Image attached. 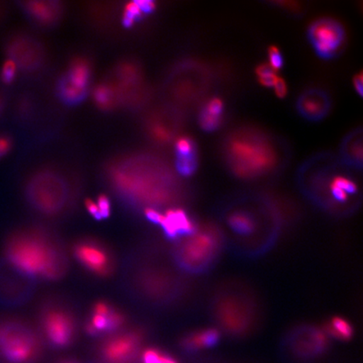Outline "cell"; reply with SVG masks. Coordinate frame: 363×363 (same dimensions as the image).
I'll list each match as a JSON object with an SVG mask.
<instances>
[{
  "instance_id": "16",
  "label": "cell",
  "mask_w": 363,
  "mask_h": 363,
  "mask_svg": "<svg viewBox=\"0 0 363 363\" xmlns=\"http://www.w3.org/2000/svg\"><path fill=\"white\" fill-rule=\"evenodd\" d=\"M159 226L164 237L170 242H177L196 233L199 225L189 213L180 207H172L162 212Z\"/></svg>"
},
{
  "instance_id": "30",
  "label": "cell",
  "mask_w": 363,
  "mask_h": 363,
  "mask_svg": "<svg viewBox=\"0 0 363 363\" xmlns=\"http://www.w3.org/2000/svg\"><path fill=\"white\" fill-rule=\"evenodd\" d=\"M269 65L276 72L282 69L284 66V57L281 50L277 45H270L267 49Z\"/></svg>"
},
{
  "instance_id": "12",
  "label": "cell",
  "mask_w": 363,
  "mask_h": 363,
  "mask_svg": "<svg viewBox=\"0 0 363 363\" xmlns=\"http://www.w3.org/2000/svg\"><path fill=\"white\" fill-rule=\"evenodd\" d=\"M307 36L316 55L323 60L337 57L346 42L343 26L331 18H321L313 22L308 26Z\"/></svg>"
},
{
  "instance_id": "8",
  "label": "cell",
  "mask_w": 363,
  "mask_h": 363,
  "mask_svg": "<svg viewBox=\"0 0 363 363\" xmlns=\"http://www.w3.org/2000/svg\"><path fill=\"white\" fill-rule=\"evenodd\" d=\"M38 330L44 342L54 349H66L74 343L79 322L69 305L58 298H48L38 308Z\"/></svg>"
},
{
  "instance_id": "37",
  "label": "cell",
  "mask_w": 363,
  "mask_h": 363,
  "mask_svg": "<svg viewBox=\"0 0 363 363\" xmlns=\"http://www.w3.org/2000/svg\"><path fill=\"white\" fill-rule=\"evenodd\" d=\"M353 87L355 89L356 92L359 96L362 97L363 94V77L362 72L353 77L352 79Z\"/></svg>"
},
{
  "instance_id": "2",
  "label": "cell",
  "mask_w": 363,
  "mask_h": 363,
  "mask_svg": "<svg viewBox=\"0 0 363 363\" xmlns=\"http://www.w3.org/2000/svg\"><path fill=\"white\" fill-rule=\"evenodd\" d=\"M4 256L12 265L34 279L56 282L65 278L69 259L65 244L52 230L30 225L9 235Z\"/></svg>"
},
{
  "instance_id": "32",
  "label": "cell",
  "mask_w": 363,
  "mask_h": 363,
  "mask_svg": "<svg viewBox=\"0 0 363 363\" xmlns=\"http://www.w3.org/2000/svg\"><path fill=\"white\" fill-rule=\"evenodd\" d=\"M101 220H107L111 216L112 204L106 194H99L96 202Z\"/></svg>"
},
{
  "instance_id": "19",
  "label": "cell",
  "mask_w": 363,
  "mask_h": 363,
  "mask_svg": "<svg viewBox=\"0 0 363 363\" xmlns=\"http://www.w3.org/2000/svg\"><path fill=\"white\" fill-rule=\"evenodd\" d=\"M225 104L220 98L214 97L203 104L199 111L198 121L201 128L207 133H215L223 122Z\"/></svg>"
},
{
  "instance_id": "29",
  "label": "cell",
  "mask_w": 363,
  "mask_h": 363,
  "mask_svg": "<svg viewBox=\"0 0 363 363\" xmlns=\"http://www.w3.org/2000/svg\"><path fill=\"white\" fill-rule=\"evenodd\" d=\"M143 13L140 11L136 1L130 2L126 4L124 11L123 17H122V24L127 28L133 26L135 21L140 19Z\"/></svg>"
},
{
  "instance_id": "15",
  "label": "cell",
  "mask_w": 363,
  "mask_h": 363,
  "mask_svg": "<svg viewBox=\"0 0 363 363\" xmlns=\"http://www.w3.org/2000/svg\"><path fill=\"white\" fill-rule=\"evenodd\" d=\"M295 108L303 120L319 122L328 116L333 108V99L325 89L310 88L298 95Z\"/></svg>"
},
{
  "instance_id": "31",
  "label": "cell",
  "mask_w": 363,
  "mask_h": 363,
  "mask_svg": "<svg viewBox=\"0 0 363 363\" xmlns=\"http://www.w3.org/2000/svg\"><path fill=\"white\" fill-rule=\"evenodd\" d=\"M17 74V65L16 62H13L12 59H8L4 62L0 72V78L4 84H10L16 79Z\"/></svg>"
},
{
  "instance_id": "20",
  "label": "cell",
  "mask_w": 363,
  "mask_h": 363,
  "mask_svg": "<svg viewBox=\"0 0 363 363\" xmlns=\"http://www.w3.org/2000/svg\"><path fill=\"white\" fill-rule=\"evenodd\" d=\"M24 8L29 16L44 26L54 24L61 16V7L59 2H27Z\"/></svg>"
},
{
  "instance_id": "1",
  "label": "cell",
  "mask_w": 363,
  "mask_h": 363,
  "mask_svg": "<svg viewBox=\"0 0 363 363\" xmlns=\"http://www.w3.org/2000/svg\"><path fill=\"white\" fill-rule=\"evenodd\" d=\"M108 186L122 206L134 215L147 208L162 211L182 199L178 182L166 167L147 162L113 166L106 174Z\"/></svg>"
},
{
  "instance_id": "38",
  "label": "cell",
  "mask_w": 363,
  "mask_h": 363,
  "mask_svg": "<svg viewBox=\"0 0 363 363\" xmlns=\"http://www.w3.org/2000/svg\"><path fill=\"white\" fill-rule=\"evenodd\" d=\"M60 363H79V362H77L76 361L74 360H70V359H67V360H65V361H62V362Z\"/></svg>"
},
{
  "instance_id": "22",
  "label": "cell",
  "mask_w": 363,
  "mask_h": 363,
  "mask_svg": "<svg viewBox=\"0 0 363 363\" xmlns=\"http://www.w3.org/2000/svg\"><path fill=\"white\" fill-rule=\"evenodd\" d=\"M228 225L234 233L239 235H250L256 230V221L248 212L243 211H235L228 218Z\"/></svg>"
},
{
  "instance_id": "39",
  "label": "cell",
  "mask_w": 363,
  "mask_h": 363,
  "mask_svg": "<svg viewBox=\"0 0 363 363\" xmlns=\"http://www.w3.org/2000/svg\"><path fill=\"white\" fill-rule=\"evenodd\" d=\"M0 108H1V99H0Z\"/></svg>"
},
{
  "instance_id": "36",
  "label": "cell",
  "mask_w": 363,
  "mask_h": 363,
  "mask_svg": "<svg viewBox=\"0 0 363 363\" xmlns=\"http://www.w3.org/2000/svg\"><path fill=\"white\" fill-rule=\"evenodd\" d=\"M138 3L140 11L144 13H152L156 10V3L151 1V0H142V1H136Z\"/></svg>"
},
{
  "instance_id": "35",
  "label": "cell",
  "mask_w": 363,
  "mask_h": 363,
  "mask_svg": "<svg viewBox=\"0 0 363 363\" xmlns=\"http://www.w3.org/2000/svg\"><path fill=\"white\" fill-rule=\"evenodd\" d=\"M12 142L6 135H0V158L6 156L11 151Z\"/></svg>"
},
{
  "instance_id": "23",
  "label": "cell",
  "mask_w": 363,
  "mask_h": 363,
  "mask_svg": "<svg viewBox=\"0 0 363 363\" xmlns=\"http://www.w3.org/2000/svg\"><path fill=\"white\" fill-rule=\"evenodd\" d=\"M324 330L328 337L342 340V342H348L354 335L352 324L342 316L331 318L328 323L325 324Z\"/></svg>"
},
{
  "instance_id": "24",
  "label": "cell",
  "mask_w": 363,
  "mask_h": 363,
  "mask_svg": "<svg viewBox=\"0 0 363 363\" xmlns=\"http://www.w3.org/2000/svg\"><path fill=\"white\" fill-rule=\"evenodd\" d=\"M198 153L184 157H176L175 167L179 175L190 177L195 174L198 169Z\"/></svg>"
},
{
  "instance_id": "14",
  "label": "cell",
  "mask_w": 363,
  "mask_h": 363,
  "mask_svg": "<svg viewBox=\"0 0 363 363\" xmlns=\"http://www.w3.org/2000/svg\"><path fill=\"white\" fill-rule=\"evenodd\" d=\"M217 319L227 333L242 335L251 328V316L242 302L235 298L221 301L216 308Z\"/></svg>"
},
{
  "instance_id": "41",
  "label": "cell",
  "mask_w": 363,
  "mask_h": 363,
  "mask_svg": "<svg viewBox=\"0 0 363 363\" xmlns=\"http://www.w3.org/2000/svg\"><path fill=\"white\" fill-rule=\"evenodd\" d=\"M94 363H101V362H94Z\"/></svg>"
},
{
  "instance_id": "3",
  "label": "cell",
  "mask_w": 363,
  "mask_h": 363,
  "mask_svg": "<svg viewBox=\"0 0 363 363\" xmlns=\"http://www.w3.org/2000/svg\"><path fill=\"white\" fill-rule=\"evenodd\" d=\"M121 281L130 298L152 308L169 306L182 292L181 281L155 247L133 250L125 257Z\"/></svg>"
},
{
  "instance_id": "34",
  "label": "cell",
  "mask_w": 363,
  "mask_h": 363,
  "mask_svg": "<svg viewBox=\"0 0 363 363\" xmlns=\"http://www.w3.org/2000/svg\"><path fill=\"white\" fill-rule=\"evenodd\" d=\"M85 208L87 210L89 215L92 216L95 220L101 221V217L99 215V208L96 203L93 201V199H86L85 201Z\"/></svg>"
},
{
  "instance_id": "6",
  "label": "cell",
  "mask_w": 363,
  "mask_h": 363,
  "mask_svg": "<svg viewBox=\"0 0 363 363\" xmlns=\"http://www.w3.org/2000/svg\"><path fill=\"white\" fill-rule=\"evenodd\" d=\"M44 340L39 330L25 320L0 316V361L35 363L42 357Z\"/></svg>"
},
{
  "instance_id": "33",
  "label": "cell",
  "mask_w": 363,
  "mask_h": 363,
  "mask_svg": "<svg viewBox=\"0 0 363 363\" xmlns=\"http://www.w3.org/2000/svg\"><path fill=\"white\" fill-rule=\"evenodd\" d=\"M276 96L279 99H284L288 94V85L284 79L278 77L277 79L274 87Z\"/></svg>"
},
{
  "instance_id": "7",
  "label": "cell",
  "mask_w": 363,
  "mask_h": 363,
  "mask_svg": "<svg viewBox=\"0 0 363 363\" xmlns=\"http://www.w3.org/2000/svg\"><path fill=\"white\" fill-rule=\"evenodd\" d=\"M221 243L220 231L215 226H199L196 233L175 242L171 250L172 260L181 270L198 274L215 262Z\"/></svg>"
},
{
  "instance_id": "28",
  "label": "cell",
  "mask_w": 363,
  "mask_h": 363,
  "mask_svg": "<svg viewBox=\"0 0 363 363\" xmlns=\"http://www.w3.org/2000/svg\"><path fill=\"white\" fill-rule=\"evenodd\" d=\"M198 153L196 144L191 138L187 136H182L177 140L175 143V155L176 157H184L193 155Z\"/></svg>"
},
{
  "instance_id": "25",
  "label": "cell",
  "mask_w": 363,
  "mask_h": 363,
  "mask_svg": "<svg viewBox=\"0 0 363 363\" xmlns=\"http://www.w3.org/2000/svg\"><path fill=\"white\" fill-rule=\"evenodd\" d=\"M140 361L143 363H179L169 353L156 347H150L143 351Z\"/></svg>"
},
{
  "instance_id": "26",
  "label": "cell",
  "mask_w": 363,
  "mask_h": 363,
  "mask_svg": "<svg viewBox=\"0 0 363 363\" xmlns=\"http://www.w3.org/2000/svg\"><path fill=\"white\" fill-rule=\"evenodd\" d=\"M256 75L258 82L263 87L272 89L279 77L277 75V72L269 65V63H262V65H258L256 67Z\"/></svg>"
},
{
  "instance_id": "5",
  "label": "cell",
  "mask_w": 363,
  "mask_h": 363,
  "mask_svg": "<svg viewBox=\"0 0 363 363\" xmlns=\"http://www.w3.org/2000/svg\"><path fill=\"white\" fill-rule=\"evenodd\" d=\"M25 199L35 214L59 219L74 211L78 198L65 176L56 171L43 170L27 182Z\"/></svg>"
},
{
  "instance_id": "18",
  "label": "cell",
  "mask_w": 363,
  "mask_h": 363,
  "mask_svg": "<svg viewBox=\"0 0 363 363\" xmlns=\"http://www.w3.org/2000/svg\"><path fill=\"white\" fill-rule=\"evenodd\" d=\"M221 334L216 328H206L192 331L181 338L182 350L187 353H195L203 349L215 347L220 342Z\"/></svg>"
},
{
  "instance_id": "21",
  "label": "cell",
  "mask_w": 363,
  "mask_h": 363,
  "mask_svg": "<svg viewBox=\"0 0 363 363\" xmlns=\"http://www.w3.org/2000/svg\"><path fill=\"white\" fill-rule=\"evenodd\" d=\"M91 68L87 61L79 59L72 63L67 74L62 79L72 88L88 93Z\"/></svg>"
},
{
  "instance_id": "4",
  "label": "cell",
  "mask_w": 363,
  "mask_h": 363,
  "mask_svg": "<svg viewBox=\"0 0 363 363\" xmlns=\"http://www.w3.org/2000/svg\"><path fill=\"white\" fill-rule=\"evenodd\" d=\"M221 154L231 174L240 179L252 180L278 169L288 153L282 140L252 127H240L227 134Z\"/></svg>"
},
{
  "instance_id": "9",
  "label": "cell",
  "mask_w": 363,
  "mask_h": 363,
  "mask_svg": "<svg viewBox=\"0 0 363 363\" xmlns=\"http://www.w3.org/2000/svg\"><path fill=\"white\" fill-rule=\"evenodd\" d=\"M146 337V330L143 328H133L103 337L97 347L99 362H138Z\"/></svg>"
},
{
  "instance_id": "11",
  "label": "cell",
  "mask_w": 363,
  "mask_h": 363,
  "mask_svg": "<svg viewBox=\"0 0 363 363\" xmlns=\"http://www.w3.org/2000/svg\"><path fill=\"white\" fill-rule=\"evenodd\" d=\"M38 279L18 269L6 258L0 259V306L21 307L34 296Z\"/></svg>"
},
{
  "instance_id": "10",
  "label": "cell",
  "mask_w": 363,
  "mask_h": 363,
  "mask_svg": "<svg viewBox=\"0 0 363 363\" xmlns=\"http://www.w3.org/2000/svg\"><path fill=\"white\" fill-rule=\"evenodd\" d=\"M72 252L83 269L99 279L110 278L116 269L115 254L97 238L85 237L77 240L72 245Z\"/></svg>"
},
{
  "instance_id": "13",
  "label": "cell",
  "mask_w": 363,
  "mask_h": 363,
  "mask_svg": "<svg viewBox=\"0 0 363 363\" xmlns=\"http://www.w3.org/2000/svg\"><path fill=\"white\" fill-rule=\"evenodd\" d=\"M329 337L324 330L316 328L298 329L289 335L288 349L295 359L310 362L328 351Z\"/></svg>"
},
{
  "instance_id": "40",
  "label": "cell",
  "mask_w": 363,
  "mask_h": 363,
  "mask_svg": "<svg viewBox=\"0 0 363 363\" xmlns=\"http://www.w3.org/2000/svg\"><path fill=\"white\" fill-rule=\"evenodd\" d=\"M0 363H6V362H2V361H0Z\"/></svg>"
},
{
  "instance_id": "17",
  "label": "cell",
  "mask_w": 363,
  "mask_h": 363,
  "mask_svg": "<svg viewBox=\"0 0 363 363\" xmlns=\"http://www.w3.org/2000/svg\"><path fill=\"white\" fill-rule=\"evenodd\" d=\"M338 158L340 162L350 169H361L362 167V129L361 127L350 131L340 143Z\"/></svg>"
},
{
  "instance_id": "27",
  "label": "cell",
  "mask_w": 363,
  "mask_h": 363,
  "mask_svg": "<svg viewBox=\"0 0 363 363\" xmlns=\"http://www.w3.org/2000/svg\"><path fill=\"white\" fill-rule=\"evenodd\" d=\"M115 91L106 85L99 86L94 92L95 101L103 108H110L116 101Z\"/></svg>"
}]
</instances>
